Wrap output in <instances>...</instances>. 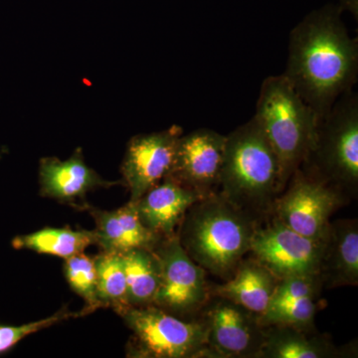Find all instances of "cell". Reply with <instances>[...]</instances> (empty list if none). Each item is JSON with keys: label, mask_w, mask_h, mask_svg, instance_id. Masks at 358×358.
<instances>
[{"label": "cell", "mask_w": 358, "mask_h": 358, "mask_svg": "<svg viewBox=\"0 0 358 358\" xmlns=\"http://www.w3.org/2000/svg\"><path fill=\"white\" fill-rule=\"evenodd\" d=\"M282 75L320 122L357 84L358 40L350 37L338 13H313L289 33Z\"/></svg>", "instance_id": "cell-1"}, {"label": "cell", "mask_w": 358, "mask_h": 358, "mask_svg": "<svg viewBox=\"0 0 358 358\" xmlns=\"http://www.w3.org/2000/svg\"><path fill=\"white\" fill-rule=\"evenodd\" d=\"M221 195L257 222L285 189L280 160L255 117L226 136Z\"/></svg>", "instance_id": "cell-2"}, {"label": "cell", "mask_w": 358, "mask_h": 358, "mask_svg": "<svg viewBox=\"0 0 358 358\" xmlns=\"http://www.w3.org/2000/svg\"><path fill=\"white\" fill-rule=\"evenodd\" d=\"M259 222L212 193L186 212L178 238L187 255L211 274L229 280L250 252Z\"/></svg>", "instance_id": "cell-3"}, {"label": "cell", "mask_w": 358, "mask_h": 358, "mask_svg": "<svg viewBox=\"0 0 358 358\" xmlns=\"http://www.w3.org/2000/svg\"><path fill=\"white\" fill-rule=\"evenodd\" d=\"M254 117L278 155L286 187L312 148L319 120L282 74L264 80Z\"/></svg>", "instance_id": "cell-4"}, {"label": "cell", "mask_w": 358, "mask_h": 358, "mask_svg": "<svg viewBox=\"0 0 358 358\" xmlns=\"http://www.w3.org/2000/svg\"><path fill=\"white\" fill-rule=\"evenodd\" d=\"M299 169L308 178L343 192L357 194L358 96L348 91L317 124V134Z\"/></svg>", "instance_id": "cell-5"}, {"label": "cell", "mask_w": 358, "mask_h": 358, "mask_svg": "<svg viewBox=\"0 0 358 358\" xmlns=\"http://www.w3.org/2000/svg\"><path fill=\"white\" fill-rule=\"evenodd\" d=\"M115 313L133 334L127 348L129 357L215 358L207 345L203 319H180L154 305Z\"/></svg>", "instance_id": "cell-6"}, {"label": "cell", "mask_w": 358, "mask_h": 358, "mask_svg": "<svg viewBox=\"0 0 358 358\" xmlns=\"http://www.w3.org/2000/svg\"><path fill=\"white\" fill-rule=\"evenodd\" d=\"M154 252L160 266L154 306L180 319L192 320L211 299L206 271L187 255L176 234L162 238Z\"/></svg>", "instance_id": "cell-7"}, {"label": "cell", "mask_w": 358, "mask_h": 358, "mask_svg": "<svg viewBox=\"0 0 358 358\" xmlns=\"http://www.w3.org/2000/svg\"><path fill=\"white\" fill-rule=\"evenodd\" d=\"M288 185L273 204L272 217L303 236L326 239L329 218L348 197L336 188L308 178L300 169L292 176Z\"/></svg>", "instance_id": "cell-8"}, {"label": "cell", "mask_w": 358, "mask_h": 358, "mask_svg": "<svg viewBox=\"0 0 358 358\" xmlns=\"http://www.w3.org/2000/svg\"><path fill=\"white\" fill-rule=\"evenodd\" d=\"M326 239L303 236L272 217L265 226L259 224L256 228L250 252L279 280L319 275Z\"/></svg>", "instance_id": "cell-9"}, {"label": "cell", "mask_w": 358, "mask_h": 358, "mask_svg": "<svg viewBox=\"0 0 358 358\" xmlns=\"http://www.w3.org/2000/svg\"><path fill=\"white\" fill-rule=\"evenodd\" d=\"M202 319L207 326V345L215 358H260L265 327L259 315L228 299L213 296Z\"/></svg>", "instance_id": "cell-10"}, {"label": "cell", "mask_w": 358, "mask_h": 358, "mask_svg": "<svg viewBox=\"0 0 358 358\" xmlns=\"http://www.w3.org/2000/svg\"><path fill=\"white\" fill-rule=\"evenodd\" d=\"M182 134L180 127L173 126L131 138L121 166L122 180L128 187L131 201L140 199L171 173Z\"/></svg>", "instance_id": "cell-11"}, {"label": "cell", "mask_w": 358, "mask_h": 358, "mask_svg": "<svg viewBox=\"0 0 358 358\" xmlns=\"http://www.w3.org/2000/svg\"><path fill=\"white\" fill-rule=\"evenodd\" d=\"M226 136L210 129H195L179 138L173 169L169 176L204 195L218 187Z\"/></svg>", "instance_id": "cell-12"}, {"label": "cell", "mask_w": 358, "mask_h": 358, "mask_svg": "<svg viewBox=\"0 0 358 358\" xmlns=\"http://www.w3.org/2000/svg\"><path fill=\"white\" fill-rule=\"evenodd\" d=\"M40 195L60 203L70 205L79 210H88L86 197L98 188H110L122 185V180L103 179L84 159L83 150L76 148L69 159L43 157L39 164Z\"/></svg>", "instance_id": "cell-13"}, {"label": "cell", "mask_w": 358, "mask_h": 358, "mask_svg": "<svg viewBox=\"0 0 358 358\" xmlns=\"http://www.w3.org/2000/svg\"><path fill=\"white\" fill-rule=\"evenodd\" d=\"M204 197L167 176L134 202L143 225L164 238L176 235L188 209Z\"/></svg>", "instance_id": "cell-14"}, {"label": "cell", "mask_w": 358, "mask_h": 358, "mask_svg": "<svg viewBox=\"0 0 358 358\" xmlns=\"http://www.w3.org/2000/svg\"><path fill=\"white\" fill-rule=\"evenodd\" d=\"M96 228V245L102 252L124 254L134 249L154 250L162 239L141 222L136 202L129 201L115 210H88Z\"/></svg>", "instance_id": "cell-15"}, {"label": "cell", "mask_w": 358, "mask_h": 358, "mask_svg": "<svg viewBox=\"0 0 358 358\" xmlns=\"http://www.w3.org/2000/svg\"><path fill=\"white\" fill-rule=\"evenodd\" d=\"M315 327H265V341L260 358H338L357 355V346L338 348Z\"/></svg>", "instance_id": "cell-16"}, {"label": "cell", "mask_w": 358, "mask_h": 358, "mask_svg": "<svg viewBox=\"0 0 358 358\" xmlns=\"http://www.w3.org/2000/svg\"><path fill=\"white\" fill-rule=\"evenodd\" d=\"M319 278L327 288L357 286L358 282V223L355 219L329 225Z\"/></svg>", "instance_id": "cell-17"}, {"label": "cell", "mask_w": 358, "mask_h": 358, "mask_svg": "<svg viewBox=\"0 0 358 358\" xmlns=\"http://www.w3.org/2000/svg\"><path fill=\"white\" fill-rule=\"evenodd\" d=\"M278 282L277 277L253 258L242 260L232 277L211 293L260 315L268 308Z\"/></svg>", "instance_id": "cell-18"}, {"label": "cell", "mask_w": 358, "mask_h": 358, "mask_svg": "<svg viewBox=\"0 0 358 358\" xmlns=\"http://www.w3.org/2000/svg\"><path fill=\"white\" fill-rule=\"evenodd\" d=\"M11 245L16 250H28L66 260L96 245V235L94 230H74L68 226L46 227L29 234L18 235L13 238Z\"/></svg>", "instance_id": "cell-19"}, {"label": "cell", "mask_w": 358, "mask_h": 358, "mask_svg": "<svg viewBox=\"0 0 358 358\" xmlns=\"http://www.w3.org/2000/svg\"><path fill=\"white\" fill-rule=\"evenodd\" d=\"M122 256L129 307L154 305L160 282V266L154 250L134 249Z\"/></svg>", "instance_id": "cell-20"}, {"label": "cell", "mask_w": 358, "mask_h": 358, "mask_svg": "<svg viewBox=\"0 0 358 358\" xmlns=\"http://www.w3.org/2000/svg\"><path fill=\"white\" fill-rule=\"evenodd\" d=\"M95 258L96 296L103 308L115 312L129 307L122 254L102 252Z\"/></svg>", "instance_id": "cell-21"}, {"label": "cell", "mask_w": 358, "mask_h": 358, "mask_svg": "<svg viewBox=\"0 0 358 358\" xmlns=\"http://www.w3.org/2000/svg\"><path fill=\"white\" fill-rule=\"evenodd\" d=\"M64 275L70 288L86 301L87 306L95 308L96 310L103 308L96 296V274L94 257L86 255L83 252L66 259Z\"/></svg>", "instance_id": "cell-22"}, {"label": "cell", "mask_w": 358, "mask_h": 358, "mask_svg": "<svg viewBox=\"0 0 358 358\" xmlns=\"http://www.w3.org/2000/svg\"><path fill=\"white\" fill-rule=\"evenodd\" d=\"M95 308L86 306L83 310L77 312H71L69 308L64 307L59 310L57 313L35 322L21 324V326H0V355H3L18 345L21 341L38 333L42 329L55 326L60 322H65L78 317H85L95 312Z\"/></svg>", "instance_id": "cell-23"}, {"label": "cell", "mask_w": 358, "mask_h": 358, "mask_svg": "<svg viewBox=\"0 0 358 358\" xmlns=\"http://www.w3.org/2000/svg\"><path fill=\"white\" fill-rule=\"evenodd\" d=\"M315 299L306 298L301 300L270 306L259 315V320L264 327L291 326L296 327H315V313L317 306Z\"/></svg>", "instance_id": "cell-24"}, {"label": "cell", "mask_w": 358, "mask_h": 358, "mask_svg": "<svg viewBox=\"0 0 358 358\" xmlns=\"http://www.w3.org/2000/svg\"><path fill=\"white\" fill-rule=\"evenodd\" d=\"M322 287L319 275H293L279 280L268 307L301 299H317Z\"/></svg>", "instance_id": "cell-25"}]
</instances>
